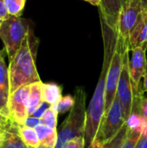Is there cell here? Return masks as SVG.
Segmentation results:
<instances>
[{
	"instance_id": "e575fe53",
	"label": "cell",
	"mask_w": 147,
	"mask_h": 148,
	"mask_svg": "<svg viewBox=\"0 0 147 148\" xmlns=\"http://www.w3.org/2000/svg\"><path fill=\"white\" fill-rule=\"evenodd\" d=\"M141 1H142V2L144 3L145 6H146V8H147V0H141Z\"/></svg>"
},
{
	"instance_id": "d6986e66",
	"label": "cell",
	"mask_w": 147,
	"mask_h": 148,
	"mask_svg": "<svg viewBox=\"0 0 147 148\" xmlns=\"http://www.w3.org/2000/svg\"><path fill=\"white\" fill-rule=\"evenodd\" d=\"M146 125H139V126H135V127H129L126 139L125 142L123 143L121 148H135L137 143L139 142V140L141 137L142 132H143Z\"/></svg>"
},
{
	"instance_id": "7a4b0ae2",
	"label": "cell",
	"mask_w": 147,
	"mask_h": 148,
	"mask_svg": "<svg viewBox=\"0 0 147 148\" xmlns=\"http://www.w3.org/2000/svg\"><path fill=\"white\" fill-rule=\"evenodd\" d=\"M38 44L39 40L34 35L32 28L13 59L10 61V94L23 86L41 82L36 66Z\"/></svg>"
},
{
	"instance_id": "277c9868",
	"label": "cell",
	"mask_w": 147,
	"mask_h": 148,
	"mask_svg": "<svg viewBox=\"0 0 147 148\" xmlns=\"http://www.w3.org/2000/svg\"><path fill=\"white\" fill-rule=\"evenodd\" d=\"M31 29L30 22L21 16H9L3 20L0 28V38L9 61L13 59Z\"/></svg>"
},
{
	"instance_id": "4dcf8cb0",
	"label": "cell",
	"mask_w": 147,
	"mask_h": 148,
	"mask_svg": "<svg viewBox=\"0 0 147 148\" xmlns=\"http://www.w3.org/2000/svg\"><path fill=\"white\" fill-rule=\"evenodd\" d=\"M143 79H144V82H143L142 89H143V91H144V92H146L147 93V68H146V69L145 74H144Z\"/></svg>"
},
{
	"instance_id": "30bf717a",
	"label": "cell",
	"mask_w": 147,
	"mask_h": 148,
	"mask_svg": "<svg viewBox=\"0 0 147 148\" xmlns=\"http://www.w3.org/2000/svg\"><path fill=\"white\" fill-rule=\"evenodd\" d=\"M146 49L147 42H146L142 46L131 51L132 56L131 58H129L128 66L133 95H136L143 91L142 87L140 86V82L144 76V74L147 68V61L146 56Z\"/></svg>"
},
{
	"instance_id": "8fae6325",
	"label": "cell",
	"mask_w": 147,
	"mask_h": 148,
	"mask_svg": "<svg viewBox=\"0 0 147 148\" xmlns=\"http://www.w3.org/2000/svg\"><path fill=\"white\" fill-rule=\"evenodd\" d=\"M4 53H6L4 49L0 50V114L10 119V81L9 67L4 61Z\"/></svg>"
},
{
	"instance_id": "e0dca14e",
	"label": "cell",
	"mask_w": 147,
	"mask_h": 148,
	"mask_svg": "<svg viewBox=\"0 0 147 148\" xmlns=\"http://www.w3.org/2000/svg\"><path fill=\"white\" fill-rule=\"evenodd\" d=\"M62 88L55 83H42V99L50 106H57L62 100Z\"/></svg>"
},
{
	"instance_id": "44dd1931",
	"label": "cell",
	"mask_w": 147,
	"mask_h": 148,
	"mask_svg": "<svg viewBox=\"0 0 147 148\" xmlns=\"http://www.w3.org/2000/svg\"><path fill=\"white\" fill-rule=\"evenodd\" d=\"M128 129H129V126L127 124V122L124 125V127L121 128V130L119 132V134L113 138L111 140H109L108 142H107L106 144H104L101 148H121L123 143L125 142L127 134H128Z\"/></svg>"
},
{
	"instance_id": "4fadbf2b",
	"label": "cell",
	"mask_w": 147,
	"mask_h": 148,
	"mask_svg": "<svg viewBox=\"0 0 147 148\" xmlns=\"http://www.w3.org/2000/svg\"><path fill=\"white\" fill-rule=\"evenodd\" d=\"M146 42H147V8L145 9L139 23L129 38L128 49L129 51H132Z\"/></svg>"
},
{
	"instance_id": "4316f807",
	"label": "cell",
	"mask_w": 147,
	"mask_h": 148,
	"mask_svg": "<svg viewBox=\"0 0 147 148\" xmlns=\"http://www.w3.org/2000/svg\"><path fill=\"white\" fill-rule=\"evenodd\" d=\"M135 148H147V124L142 132L141 137L139 142L137 143Z\"/></svg>"
},
{
	"instance_id": "83f0119b",
	"label": "cell",
	"mask_w": 147,
	"mask_h": 148,
	"mask_svg": "<svg viewBox=\"0 0 147 148\" xmlns=\"http://www.w3.org/2000/svg\"><path fill=\"white\" fill-rule=\"evenodd\" d=\"M40 124V119L39 118H36V117H34V116H28L24 125L26 127H32V128H35L36 126H38Z\"/></svg>"
},
{
	"instance_id": "5b68a950",
	"label": "cell",
	"mask_w": 147,
	"mask_h": 148,
	"mask_svg": "<svg viewBox=\"0 0 147 148\" xmlns=\"http://www.w3.org/2000/svg\"><path fill=\"white\" fill-rule=\"evenodd\" d=\"M126 123L123 115L122 104L116 94L111 108L104 114L101 120L93 144L88 148H101L104 144L111 140L119 134Z\"/></svg>"
},
{
	"instance_id": "484cf974",
	"label": "cell",
	"mask_w": 147,
	"mask_h": 148,
	"mask_svg": "<svg viewBox=\"0 0 147 148\" xmlns=\"http://www.w3.org/2000/svg\"><path fill=\"white\" fill-rule=\"evenodd\" d=\"M49 108H50V105L49 103H47L46 101H42V103L40 105V107L35 111V113L31 116H34V117H36V118L40 119Z\"/></svg>"
},
{
	"instance_id": "ac0fdd59",
	"label": "cell",
	"mask_w": 147,
	"mask_h": 148,
	"mask_svg": "<svg viewBox=\"0 0 147 148\" xmlns=\"http://www.w3.org/2000/svg\"><path fill=\"white\" fill-rule=\"evenodd\" d=\"M17 133L22 140L30 148H38L39 139L35 128L25 125H17Z\"/></svg>"
},
{
	"instance_id": "603a6c76",
	"label": "cell",
	"mask_w": 147,
	"mask_h": 148,
	"mask_svg": "<svg viewBox=\"0 0 147 148\" xmlns=\"http://www.w3.org/2000/svg\"><path fill=\"white\" fill-rule=\"evenodd\" d=\"M131 116L140 117L147 124V97L143 95L139 103L133 106Z\"/></svg>"
},
{
	"instance_id": "9a60e30c",
	"label": "cell",
	"mask_w": 147,
	"mask_h": 148,
	"mask_svg": "<svg viewBox=\"0 0 147 148\" xmlns=\"http://www.w3.org/2000/svg\"><path fill=\"white\" fill-rule=\"evenodd\" d=\"M0 148H30L20 138L17 133V124L10 121L8 123L5 138Z\"/></svg>"
},
{
	"instance_id": "9c48e42d",
	"label": "cell",
	"mask_w": 147,
	"mask_h": 148,
	"mask_svg": "<svg viewBox=\"0 0 147 148\" xmlns=\"http://www.w3.org/2000/svg\"><path fill=\"white\" fill-rule=\"evenodd\" d=\"M29 88L30 84L25 85L10 94L9 102L10 120L17 125H24L29 116L28 106Z\"/></svg>"
},
{
	"instance_id": "ffe728a7",
	"label": "cell",
	"mask_w": 147,
	"mask_h": 148,
	"mask_svg": "<svg viewBox=\"0 0 147 148\" xmlns=\"http://www.w3.org/2000/svg\"><path fill=\"white\" fill-rule=\"evenodd\" d=\"M57 106H50L42 116L40 118V124L45 125L49 127L57 129V116H58Z\"/></svg>"
},
{
	"instance_id": "d6a6232c",
	"label": "cell",
	"mask_w": 147,
	"mask_h": 148,
	"mask_svg": "<svg viewBox=\"0 0 147 148\" xmlns=\"http://www.w3.org/2000/svg\"><path fill=\"white\" fill-rule=\"evenodd\" d=\"M4 138H5V134H0V147L3 144V142L4 140Z\"/></svg>"
},
{
	"instance_id": "52a82bcc",
	"label": "cell",
	"mask_w": 147,
	"mask_h": 148,
	"mask_svg": "<svg viewBox=\"0 0 147 148\" xmlns=\"http://www.w3.org/2000/svg\"><path fill=\"white\" fill-rule=\"evenodd\" d=\"M129 50L128 45L122 40L117 38V45L116 49L107 73V84H106V96H105V114L111 108L116 94H117V87L119 83V80L120 77L123 60L126 52Z\"/></svg>"
},
{
	"instance_id": "7402d4cb",
	"label": "cell",
	"mask_w": 147,
	"mask_h": 148,
	"mask_svg": "<svg viewBox=\"0 0 147 148\" xmlns=\"http://www.w3.org/2000/svg\"><path fill=\"white\" fill-rule=\"evenodd\" d=\"M9 16H21L26 4V0H4Z\"/></svg>"
},
{
	"instance_id": "ba28073f",
	"label": "cell",
	"mask_w": 147,
	"mask_h": 148,
	"mask_svg": "<svg viewBox=\"0 0 147 148\" xmlns=\"http://www.w3.org/2000/svg\"><path fill=\"white\" fill-rule=\"evenodd\" d=\"M129 50H127L124 56L123 66L117 87V95L120 100L123 108V115L126 122H128L133 110V91L129 73Z\"/></svg>"
},
{
	"instance_id": "cb8c5ba5",
	"label": "cell",
	"mask_w": 147,
	"mask_h": 148,
	"mask_svg": "<svg viewBox=\"0 0 147 148\" xmlns=\"http://www.w3.org/2000/svg\"><path fill=\"white\" fill-rule=\"evenodd\" d=\"M75 105V97L68 95H65L62 98V100L60 101V102L57 104V111L58 114H64L69 110L72 109V108Z\"/></svg>"
},
{
	"instance_id": "5bb4252c",
	"label": "cell",
	"mask_w": 147,
	"mask_h": 148,
	"mask_svg": "<svg viewBox=\"0 0 147 148\" xmlns=\"http://www.w3.org/2000/svg\"><path fill=\"white\" fill-rule=\"evenodd\" d=\"M38 139V148H55L57 141V129L49 127L45 125L39 124L35 127Z\"/></svg>"
},
{
	"instance_id": "7c38bea8",
	"label": "cell",
	"mask_w": 147,
	"mask_h": 148,
	"mask_svg": "<svg viewBox=\"0 0 147 148\" xmlns=\"http://www.w3.org/2000/svg\"><path fill=\"white\" fill-rule=\"evenodd\" d=\"M127 1L129 0H101L100 15L116 33L120 12Z\"/></svg>"
},
{
	"instance_id": "2e32d148",
	"label": "cell",
	"mask_w": 147,
	"mask_h": 148,
	"mask_svg": "<svg viewBox=\"0 0 147 148\" xmlns=\"http://www.w3.org/2000/svg\"><path fill=\"white\" fill-rule=\"evenodd\" d=\"M42 82H37L30 84L29 94V106H28V114L31 116L35 111L42 103Z\"/></svg>"
},
{
	"instance_id": "836d02e7",
	"label": "cell",
	"mask_w": 147,
	"mask_h": 148,
	"mask_svg": "<svg viewBox=\"0 0 147 148\" xmlns=\"http://www.w3.org/2000/svg\"><path fill=\"white\" fill-rule=\"evenodd\" d=\"M3 20H4V19H3V17H1V16H0V28H1V26H2V23H3Z\"/></svg>"
},
{
	"instance_id": "d4e9b609",
	"label": "cell",
	"mask_w": 147,
	"mask_h": 148,
	"mask_svg": "<svg viewBox=\"0 0 147 148\" xmlns=\"http://www.w3.org/2000/svg\"><path fill=\"white\" fill-rule=\"evenodd\" d=\"M64 148H85V139L84 136H80L72 139L68 141Z\"/></svg>"
},
{
	"instance_id": "6da1fadb",
	"label": "cell",
	"mask_w": 147,
	"mask_h": 148,
	"mask_svg": "<svg viewBox=\"0 0 147 148\" xmlns=\"http://www.w3.org/2000/svg\"><path fill=\"white\" fill-rule=\"evenodd\" d=\"M101 16V24L102 31V38L104 43V59L100 75L99 82L94 90V95L87 109V119L85 127V148H88L94 142L98 132L101 120L105 114V96L107 73L116 49L117 33L106 23L104 18Z\"/></svg>"
},
{
	"instance_id": "3957f363",
	"label": "cell",
	"mask_w": 147,
	"mask_h": 148,
	"mask_svg": "<svg viewBox=\"0 0 147 148\" xmlns=\"http://www.w3.org/2000/svg\"><path fill=\"white\" fill-rule=\"evenodd\" d=\"M74 97V107L57 129V141L55 148H64L66 143L72 139L84 136L87 119L86 93L84 89L77 88Z\"/></svg>"
},
{
	"instance_id": "1f68e13d",
	"label": "cell",
	"mask_w": 147,
	"mask_h": 148,
	"mask_svg": "<svg viewBox=\"0 0 147 148\" xmlns=\"http://www.w3.org/2000/svg\"><path fill=\"white\" fill-rule=\"evenodd\" d=\"M84 1H87L94 6H100V4H101V0H84Z\"/></svg>"
},
{
	"instance_id": "8992f818",
	"label": "cell",
	"mask_w": 147,
	"mask_h": 148,
	"mask_svg": "<svg viewBox=\"0 0 147 148\" xmlns=\"http://www.w3.org/2000/svg\"><path fill=\"white\" fill-rule=\"evenodd\" d=\"M146 7L141 0H129L122 7L118 19V38L127 43L129 38L139 23Z\"/></svg>"
},
{
	"instance_id": "f1b7e54d",
	"label": "cell",
	"mask_w": 147,
	"mask_h": 148,
	"mask_svg": "<svg viewBox=\"0 0 147 148\" xmlns=\"http://www.w3.org/2000/svg\"><path fill=\"white\" fill-rule=\"evenodd\" d=\"M10 119L0 114V134H5L8 123L10 122Z\"/></svg>"
},
{
	"instance_id": "f546056e",
	"label": "cell",
	"mask_w": 147,
	"mask_h": 148,
	"mask_svg": "<svg viewBox=\"0 0 147 148\" xmlns=\"http://www.w3.org/2000/svg\"><path fill=\"white\" fill-rule=\"evenodd\" d=\"M0 16L3 17V19L9 16V14L7 12L6 7L4 4V0H0Z\"/></svg>"
}]
</instances>
